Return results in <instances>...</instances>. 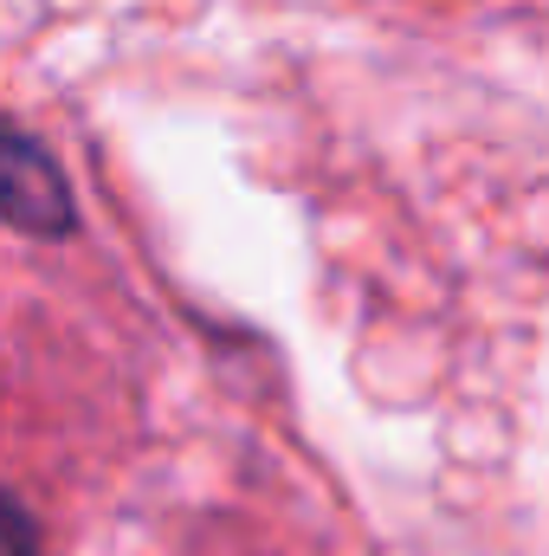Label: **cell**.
Masks as SVG:
<instances>
[{"instance_id": "obj_1", "label": "cell", "mask_w": 549, "mask_h": 556, "mask_svg": "<svg viewBox=\"0 0 549 556\" xmlns=\"http://www.w3.org/2000/svg\"><path fill=\"white\" fill-rule=\"evenodd\" d=\"M7 214L13 227L26 233H65L72 227V207H65V188H59V168L33 149L26 130H13V175H7Z\"/></svg>"}]
</instances>
